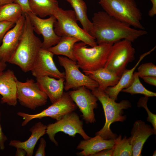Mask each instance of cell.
I'll return each instance as SVG.
<instances>
[{
  "instance_id": "cell-1",
  "label": "cell",
  "mask_w": 156,
  "mask_h": 156,
  "mask_svg": "<svg viewBox=\"0 0 156 156\" xmlns=\"http://www.w3.org/2000/svg\"><path fill=\"white\" fill-rule=\"evenodd\" d=\"M92 27L89 34L95 40L97 44L103 43H114L123 39L133 42L139 37L147 34L143 29L131 27L105 11L94 13Z\"/></svg>"
},
{
  "instance_id": "cell-2",
  "label": "cell",
  "mask_w": 156,
  "mask_h": 156,
  "mask_svg": "<svg viewBox=\"0 0 156 156\" xmlns=\"http://www.w3.org/2000/svg\"><path fill=\"white\" fill-rule=\"evenodd\" d=\"M18 45L9 62L19 66L24 72L30 71L42 47V42L34 33L33 26L27 14Z\"/></svg>"
},
{
  "instance_id": "cell-3",
  "label": "cell",
  "mask_w": 156,
  "mask_h": 156,
  "mask_svg": "<svg viewBox=\"0 0 156 156\" xmlns=\"http://www.w3.org/2000/svg\"><path fill=\"white\" fill-rule=\"evenodd\" d=\"M101 103L104 112L105 121L103 127L95 133L104 139L115 140L118 137L110 129L112 123L116 122H123L127 118L123 115V109L131 107V104L127 100H123L117 103L111 99L104 91L96 88L91 91Z\"/></svg>"
},
{
  "instance_id": "cell-4",
  "label": "cell",
  "mask_w": 156,
  "mask_h": 156,
  "mask_svg": "<svg viewBox=\"0 0 156 156\" xmlns=\"http://www.w3.org/2000/svg\"><path fill=\"white\" fill-rule=\"evenodd\" d=\"M113 44L103 43L88 48L82 42L76 43L73 55L79 68L83 71H92L104 67Z\"/></svg>"
},
{
  "instance_id": "cell-5",
  "label": "cell",
  "mask_w": 156,
  "mask_h": 156,
  "mask_svg": "<svg viewBox=\"0 0 156 156\" xmlns=\"http://www.w3.org/2000/svg\"><path fill=\"white\" fill-rule=\"evenodd\" d=\"M107 13L138 29L144 30L141 21L142 14L135 0H99Z\"/></svg>"
},
{
  "instance_id": "cell-6",
  "label": "cell",
  "mask_w": 156,
  "mask_h": 156,
  "mask_svg": "<svg viewBox=\"0 0 156 156\" xmlns=\"http://www.w3.org/2000/svg\"><path fill=\"white\" fill-rule=\"evenodd\" d=\"M53 15L56 19L54 30L58 36L74 37L91 47L97 45L94 38L79 26L73 10L59 7Z\"/></svg>"
},
{
  "instance_id": "cell-7",
  "label": "cell",
  "mask_w": 156,
  "mask_h": 156,
  "mask_svg": "<svg viewBox=\"0 0 156 156\" xmlns=\"http://www.w3.org/2000/svg\"><path fill=\"white\" fill-rule=\"evenodd\" d=\"M132 42L123 39L114 43L104 68L120 77L127 65L135 58Z\"/></svg>"
},
{
  "instance_id": "cell-8",
  "label": "cell",
  "mask_w": 156,
  "mask_h": 156,
  "mask_svg": "<svg viewBox=\"0 0 156 156\" xmlns=\"http://www.w3.org/2000/svg\"><path fill=\"white\" fill-rule=\"evenodd\" d=\"M58 58L60 65L65 71L64 89L65 91L83 86L91 90L98 88L96 82L80 70L76 61L65 56H58Z\"/></svg>"
},
{
  "instance_id": "cell-9",
  "label": "cell",
  "mask_w": 156,
  "mask_h": 156,
  "mask_svg": "<svg viewBox=\"0 0 156 156\" xmlns=\"http://www.w3.org/2000/svg\"><path fill=\"white\" fill-rule=\"evenodd\" d=\"M77 107L68 92H64L59 99L40 113L30 114L19 112L17 114L23 118V121L21 125L24 126L33 119H40L44 117H49L58 120L66 114L74 112Z\"/></svg>"
},
{
  "instance_id": "cell-10",
  "label": "cell",
  "mask_w": 156,
  "mask_h": 156,
  "mask_svg": "<svg viewBox=\"0 0 156 156\" xmlns=\"http://www.w3.org/2000/svg\"><path fill=\"white\" fill-rule=\"evenodd\" d=\"M83 122L78 115L73 112L66 114L55 122L48 124L47 125L46 133L50 140L58 146V142L55 137L59 132H63L72 137L79 134L84 140L90 138L83 130Z\"/></svg>"
},
{
  "instance_id": "cell-11",
  "label": "cell",
  "mask_w": 156,
  "mask_h": 156,
  "mask_svg": "<svg viewBox=\"0 0 156 156\" xmlns=\"http://www.w3.org/2000/svg\"><path fill=\"white\" fill-rule=\"evenodd\" d=\"M17 100L23 106L32 110L46 104L48 98L45 93L31 79L25 82L17 81Z\"/></svg>"
},
{
  "instance_id": "cell-12",
  "label": "cell",
  "mask_w": 156,
  "mask_h": 156,
  "mask_svg": "<svg viewBox=\"0 0 156 156\" xmlns=\"http://www.w3.org/2000/svg\"><path fill=\"white\" fill-rule=\"evenodd\" d=\"M74 89L68 93L81 112L83 119L87 124L94 123L96 120L94 110L98 107V99L84 86Z\"/></svg>"
},
{
  "instance_id": "cell-13",
  "label": "cell",
  "mask_w": 156,
  "mask_h": 156,
  "mask_svg": "<svg viewBox=\"0 0 156 156\" xmlns=\"http://www.w3.org/2000/svg\"><path fill=\"white\" fill-rule=\"evenodd\" d=\"M26 14L32 24L34 31L39 35H42L43 37L42 48L48 49L58 43L61 37L58 36L54 31V25L56 19L54 15L43 19L31 12Z\"/></svg>"
},
{
  "instance_id": "cell-14",
  "label": "cell",
  "mask_w": 156,
  "mask_h": 156,
  "mask_svg": "<svg viewBox=\"0 0 156 156\" xmlns=\"http://www.w3.org/2000/svg\"><path fill=\"white\" fill-rule=\"evenodd\" d=\"M54 55L48 49L41 48L30 71L32 75L36 78L49 76L57 79L64 78V73L60 72L54 62Z\"/></svg>"
},
{
  "instance_id": "cell-15",
  "label": "cell",
  "mask_w": 156,
  "mask_h": 156,
  "mask_svg": "<svg viewBox=\"0 0 156 156\" xmlns=\"http://www.w3.org/2000/svg\"><path fill=\"white\" fill-rule=\"evenodd\" d=\"M25 19L23 14L14 26L5 35L0 46V60L9 62L19 44L22 34Z\"/></svg>"
},
{
  "instance_id": "cell-16",
  "label": "cell",
  "mask_w": 156,
  "mask_h": 156,
  "mask_svg": "<svg viewBox=\"0 0 156 156\" xmlns=\"http://www.w3.org/2000/svg\"><path fill=\"white\" fill-rule=\"evenodd\" d=\"M151 126L141 120H136L131 131V135L128 139L132 150V156H141L144 144L148 137L156 134Z\"/></svg>"
},
{
  "instance_id": "cell-17",
  "label": "cell",
  "mask_w": 156,
  "mask_h": 156,
  "mask_svg": "<svg viewBox=\"0 0 156 156\" xmlns=\"http://www.w3.org/2000/svg\"><path fill=\"white\" fill-rule=\"evenodd\" d=\"M17 78L14 71L8 69L0 75V94L1 102L10 106L17 104Z\"/></svg>"
},
{
  "instance_id": "cell-18",
  "label": "cell",
  "mask_w": 156,
  "mask_h": 156,
  "mask_svg": "<svg viewBox=\"0 0 156 156\" xmlns=\"http://www.w3.org/2000/svg\"><path fill=\"white\" fill-rule=\"evenodd\" d=\"M114 143V140L105 139L95 135L94 137L80 141L76 148L81 151L76 154L80 156H92L103 150L112 148Z\"/></svg>"
},
{
  "instance_id": "cell-19",
  "label": "cell",
  "mask_w": 156,
  "mask_h": 156,
  "mask_svg": "<svg viewBox=\"0 0 156 156\" xmlns=\"http://www.w3.org/2000/svg\"><path fill=\"white\" fill-rule=\"evenodd\" d=\"M36 83L53 103L59 99L64 93V78L57 79L49 76L36 78Z\"/></svg>"
},
{
  "instance_id": "cell-20",
  "label": "cell",
  "mask_w": 156,
  "mask_h": 156,
  "mask_svg": "<svg viewBox=\"0 0 156 156\" xmlns=\"http://www.w3.org/2000/svg\"><path fill=\"white\" fill-rule=\"evenodd\" d=\"M47 125L41 122L33 125L29 129L31 134L29 138L24 142L18 140H11L9 144L10 146L16 148L24 149L26 151L27 156H32L35 147L39 139L46 134Z\"/></svg>"
},
{
  "instance_id": "cell-21",
  "label": "cell",
  "mask_w": 156,
  "mask_h": 156,
  "mask_svg": "<svg viewBox=\"0 0 156 156\" xmlns=\"http://www.w3.org/2000/svg\"><path fill=\"white\" fill-rule=\"evenodd\" d=\"M156 48L155 47L150 51L141 55L135 65L130 69H126L123 72L118 83L114 86L107 88L105 92L112 99L116 101L120 92L124 89L129 87L132 83L133 80V74L137 66L143 59L150 54Z\"/></svg>"
},
{
  "instance_id": "cell-22",
  "label": "cell",
  "mask_w": 156,
  "mask_h": 156,
  "mask_svg": "<svg viewBox=\"0 0 156 156\" xmlns=\"http://www.w3.org/2000/svg\"><path fill=\"white\" fill-rule=\"evenodd\" d=\"M84 73L96 82L99 90L104 91L108 87L115 86L120 77L104 67L92 71H83Z\"/></svg>"
},
{
  "instance_id": "cell-23",
  "label": "cell",
  "mask_w": 156,
  "mask_h": 156,
  "mask_svg": "<svg viewBox=\"0 0 156 156\" xmlns=\"http://www.w3.org/2000/svg\"><path fill=\"white\" fill-rule=\"evenodd\" d=\"M32 13L41 18L53 15L59 8L57 0H28Z\"/></svg>"
},
{
  "instance_id": "cell-24",
  "label": "cell",
  "mask_w": 156,
  "mask_h": 156,
  "mask_svg": "<svg viewBox=\"0 0 156 156\" xmlns=\"http://www.w3.org/2000/svg\"><path fill=\"white\" fill-rule=\"evenodd\" d=\"M80 41L79 39L73 37H61L56 44L48 50L54 55H62L76 61L73 55V48L75 44Z\"/></svg>"
},
{
  "instance_id": "cell-25",
  "label": "cell",
  "mask_w": 156,
  "mask_h": 156,
  "mask_svg": "<svg viewBox=\"0 0 156 156\" xmlns=\"http://www.w3.org/2000/svg\"><path fill=\"white\" fill-rule=\"evenodd\" d=\"M69 3L73 9L77 21L81 23L83 29L88 33L92 27V22L88 19L87 7L83 0H70Z\"/></svg>"
},
{
  "instance_id": "cell-26",
  "label": "cell",
  "mask_w": 156,
  "mask_h": 156,
  "mask_svg": "<svg viewBox=\"0 0 156 156\" xmlns=\"http://www.w3.org/2000/svg\"><path fill=\"white\" fill-rule=\"evenodd\" d=\"M24 13L20 5L13 3L0 6V21L11 22L15 24Z\"/></svg>"
},
{
  "instance_id": "cell-27",
  "label": "cell",
  "mask_w": 156,
  "mask_h": 156,
  "mask_svg": "<svg viewBox=\"0 0 156 156\" xmlns=\"http://www.w3.org/2000/svg\"><path fill=\"white\" fill-rule=\"evenodd\" d=\"M112 156H131L132 146L126 136L122 138L119 135L114 140Z\"/></svg>"
},
{
  "instance_id": "cell-28",
  "label": "cell",
  "mask_w": 156,
  "mask_h": 156,
  "mask_svg": "<svg viewBox=\"0 0 156 156\" xmlns=\"http://www.w3.org/2000/svg\"><path fill=\"white\" fill-rule=\"evenodd\" d=\"M139 77L138 72H134L132 83L129 87L122 89L121 92L129 93L131 95L141 94L148 97L156 96L155 92L147 90L143 85Z\"/></svg>"
},
{
  "instance_id": "cell-29",
  "label": "cell",
  "mask_w": 156,
  "mask_h": 156,
  "mask_svg": "<svg viewBox=\"0 0 156 156\" xmlns=\"http://www.w3.org/2000/svg\"><path fill=\"white\" fill-rule=\"evenodd\" d=\"M148 99V97L146 96L141 97L137 103V106L139 107H143L146 110L148 115L147 120L151 123L153 129L156 133V115L149 110L147 105Z\"/></svg>"
},
{
  "instance_id": "cell-30",
  "label": "cell",
  "mask_w": 156,
  "mask_h": 156,
  "mask_svg": "<svg viewBox=\"0 0 156 156\" xmlns=\"http://www.w3.org/2000/svg\"><path fill=\"white\" fill-rule=\"evenodd\" d=\"M139 77L150 76L156 77V66L152 62L142 64L138 68Z\"/></svg>"
},
{
  "instance_id": "cell-31",
  "label": "cell",
  "mask_w": 156,
  "mask_h": 156,
  "mask_svg": "<svg viewBox=\"0 0 156 156\" xmlns=\"http://www.w3.org/2000/svg\"><path fill=\"white\" fill-rule=\"evenodd\" d=\"M15 24L14 23L11 22L0 21V44L6 33Z\"/></svg>"
},
{
  "instance_id": "cell-32",
  "label": "cell",
  "mask_w": 156,
  "mask_h": 156,
  "mask_svg": "<svg viewBox=\"0 0 156 156\" xmlns=\"http://www.w3.org/2000/svg\"><path fill=\"white\" fill-rule=\"evenodd\" d=\"M46 142L43 138H41L38 148L35 153V156H45L46 155L45 149Z\"/></svg>"
},
{
  "instance_id": "cell-33",
  "label": "cell",
  "mask_w": 156,
  "mask_h": 156,
  "mask_svg": "<svg viewBox=\"0 0 156 156\" xmlns=\"http://www.w3.org/2000/svg\"><path fill=\"white\" fill-rule=\"evenodd\" d=\"M15 0V3L18 4L21 6L24 14H27L31 12L29 6L28 0Z\"/></svg>"
},
{
  "instance_id": "cell-34",
  "label": "cell",
  "mask_w": 156,
  "mask_h": 156,
  "mask_svg": "<svg viewBox=\"0 0 156 156\" xmlns=\"http://www.w3.org/2000/svg\"><path fill=\"white\" fill-rule=\"evenodd\" d=\"M1 113L0 112V149L3 150L5 148V143L8 138L4 133L0 123Z\"/></svg>"
},
{
  "instance_id": "cell-35",
  "label": "cell",
  "mask_w": 156,
  "mask_h": 156,
  "mask_svg": "<svg viewBox=\"0 0 156 156\" xmlns=\"http://www.w3.org/2000/svg\"><path fill=\"white\" fill-rule=\"evenodd\" d=\"M113 152V148L105 149L95 154L92 156H112Z\"/></svg>"
},
{
  "instance_id": "cell-36",
  "label": "cell",
  "mask_w": 156,
  "mask_h": 156,
  "mask_svg": "<svg viewBox=\"0 0 156 156\" xmlns=\"http://www.w3.org/2000/svg\"><path fill=\"white\" fill-rule=\"evenodd\" d=\"M140 77L146 83L154 86H156V77L145 76Z\"/></svg>"
},
{
  "instance_id": "cell-37",
  "label": "cell",
  "mask_w": 156,
  "mask_h": 156,
  "mask_svg": "<svg viewBox=\"0 0 156 156\" xmlns=\"http://www.w3.org/2000/svg\"><path fill=\"white\" fill-rule=\"evenodd\" d=\"M152 7L148 12V15L150 17L154 16L156 14V0H151Z\"/></svg>"
},
{
  "instance_id": "cell-38",
  "label": "cell",
  "mask_w": 156,
  "mask_h": 156,
  "mask_svg": "<svg viewBox=\"0 0 156 156\" xmlns=\"http://www.w3.org/2000/svg\"><path fill=\"white\" fill-rule=\"evenodd\" d=\"M15 155L16 156H25L26 155V151L23 149L17 148Z\"/></svg>"
},
{
  "instance_id": "cell-39",
  "label": "cell",
  "mask_w": 156,
  "mask_h": 156,
  "mask_svg": "<svg viewBox=\"0 0 156 156\" xmlns=\"http://www.w3.org/2000/svg\"><path fill=\"white\" fill-rule=\"evenodd\" d=\"M6 66V63L2 61L0 62V75L4 71Z\"/></svg>"
},
{
  "instance_id": "cell-40",
  "label": "cell",
  "mask_w": 156,
  "mask_h": 156,
  "mask_svg": "<svg viewBox=\"0 0 156 156\" xmlns=\"http://www.w3.org/2000/svg\"><path fill=\"white\" fill-rule=\"evenodd\" d=\"M15 0H0V6L6 4L15 3Z\"/></svg>"
},
{
  "instance_id": "cell-41",
  "label": "cell",
  "mask_w": 156,
  "mask_h": 156,
  "mask_svg": "<svg viewBox=\"0 0 156 156\" xmlns=\"http://www.w3.org/2000/svg\"><path fill=\"white\" fill-rule=\"evenodd\" d=\"M156 155V151L155 150L153 152V154L152 155L153 156H155Z\"/></svg>"
},
{
  "instance_id": "cell-42",
  "label": "cell",
  "mask_w": 156,
  "mask_h": 156,
  "mask_svg": "<svg viewBox=\"0 0 156 156\" xmlns=\"http://www.w3.org/2000/svg\"><path fill=\"white\" fill-rule=\"evenodd\" d=\"M69 3L70 2V0H66Z\"/></svg>"
},
{
  "instance_id": "cell-43",
  "label": "cell",
  "mask_w": 156,
  "mask_h": 156,
  "mask_svg": "<svg viewBox=\"0 0 156 156\" xmlns=\"http://www.w3.org/2000/svg\"><path fill=\"white\" fill-rule=\"evenodd\" d=\"M1 62V61L0 60V62Z\"/></svg>"
}]
</instances>
